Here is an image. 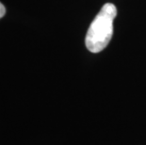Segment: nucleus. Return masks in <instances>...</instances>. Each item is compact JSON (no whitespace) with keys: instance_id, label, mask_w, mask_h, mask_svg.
Segmentation results:
<instances>
[{"instance_id":"nucleus-1","label":"nucleus","mask_w":146,"mask_h":145,"mask_svg":"<svg viewBox=\"0 0 146 145\" xmlns=\"http://www.w3.org/2000/svg\"><path fill=\"white\" fill-rule=\"evenodd\" d=\"M117 16V9L107 3L102 7L90 26L86 34L85 44L92 53L103 51L110 44L113 35V21Z\"/></svg>"},{"instance_id":"nucleus-2","label":"nucleus","mask_w":146,"mask_h":145,"mask_svg":"<svg viewBox=\"0 0 146 145\" xmlns=\"http://www.w3.org/2000/svg\"><path fill=\"white\" fill-rule=\"evenodd\" d=\"M5 13H6V9L4 7V5L2 3H0V19L4 17Z\"/></svg>"}]
</instances>
